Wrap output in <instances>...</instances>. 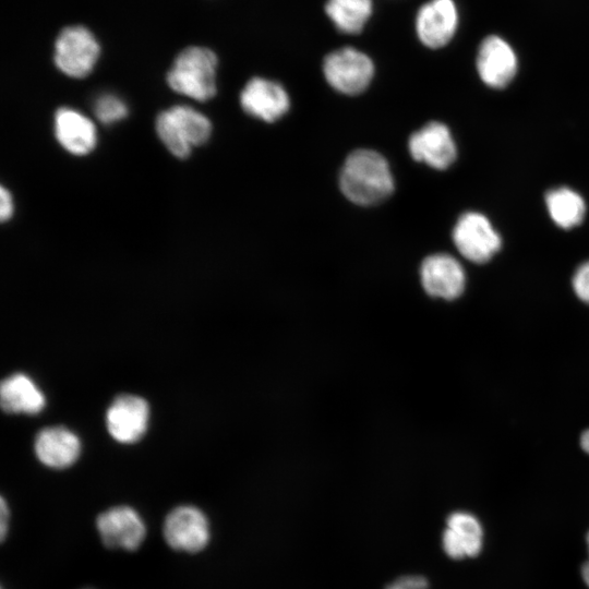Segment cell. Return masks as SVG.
<instances>
[{"label":"cell","instance_id":"25","mask_svg":"<svg viewBox=\"0 0 589 589\" xmlns=\"http://www.w3.org/2000/svg\"><path fill=\"white\" fill-rule=\"evenodd\" d=\"M1 521H0V530H1V540H3L7 536L8 528H9V518H10V510L9 506L5 502V500L1 498V510H0Z\"/></svg>","mask_w":589,"mask_h":589},{"label":"cell","instance_id":"9","mask_svg":"<svg viewBox=\"0 0 589 589\" xmlns=\"http://www.w3.org/2000/svg\"><path fill=\"white\" fill-rule=\"evenodd\" d=\"M149 407L147 401L135 395L123 394L109 405L106 425L117 442L130 444L139 441L147 430Z\"/></svg>","mask_w":589,"mask_h":589},{"label":"cell","instance_id":"7","mask_svg":"<svg viewBox=\"0 0 589 589\" xmlns=\"http://www.w3.org/2000/svg\"><path fill=\"white\" fill-rule=\"evenodd\" d=\"M453 240L464 257L478 264L488 262L502 243L489 219L474 212L459 217L453 230Z\"/></svg>","mask_w":589,"mask_h":589},{"label":"cell","instance_id":"13","mask_svg":"<svg viewBox=\"0 0 589 589\" xmlns=\"http://www.w3.org/2000/svg\"><path fill=\"white\" fill-rule=\"evenodd\" d=\"M421 283L424 290L444 299H455L465 287V273L459 262L444 253L433 254L424 259L420 268Z\"/></svg>","mask_w":589,"mask_h":589},{"label":"cell","instance_id":"19","mask_svg":"<svg viewBox=\"0 0 589 589\" xmlns=\"http://www.w3.org/2000/svg\"><path fill=\"white\" fill-rule=\"evenodd\" d=\"M545 203L554 223L564 229L573 228L584 219L585 202L578 193L568 188L549 191Z\"/></svg>","mask_w":589,"mask_h":589},{"label":"cell","instance_id":"5","mask_svg":"<svg viewBox=\"0 0 589 589\" xmlns=\"http://www.w3.org/2000/svg\"><path fill=\"white\" fill-rule=\"evenodd\" d=\"M99 50L96 38L86 27L68 26L56 39L53 59L61 72L81 79L94 69Z\"/></svg>","mask_w":589,"mask_h":589},{"label":"cell","instance_id":"11","mask_svg":"<svg viewBox=\"0 0 589 589\" xmlns=\"http://www.w3.org/2000/svg\"><path fill=\"white\" fill-rule=\"evenodd\" d=\"M240 104L252 117L274 122L288 111L290 99L279 83L264 77H253L242 89Z\"/></svg>","mask_w":589,"mask_h":589},{"label":"cell","instance_id":"4","mask_svg":"<svg viewBox=\"0 0 589 589\" xmlns=\"http://www.w3.org/2000/svg\"><path fill=\"white\" fill-rule=\"evenodd\" d=\"M323 72L327 83L337 92L358 95L370 85L374 65L364 52L344 47L325 57Z\"/></svg>","mask_w":589,"mask_h":589},{"label":"cell","instance_id":"27","mask_svg":"<svg viewBox=\"0 0 589 589\" xmlns=\"http://www.w3.org/2000/svg\"><path fill=\"white\" fill-rule=\"evenodd\" d=\"M581 448L589 454V430H586L580 437Z\"/></svg>","mask_w":589,"mask_h":589},{"label":"cell","instance_id":"24","mask_svg":"<svg viewBox=\"0 0 589 589\" xmlns=\"http://www.w3.org/2000/svg\"><path fill=\"white\" fill-rule=\"evenodd\" d=\"M0 204V217L5 221L12 216L13 203L10 192L4 187H1Z\"/></svg>","mask_w":589,"mask_h":589},{"label":"cell","instance_id":"14","mask_svg":"<svg viewBox=\"0 0 589 589\" xmlns=\"http://www.w3.org/2000/svg\"><path fill=\"white\" fill-rule=\"evenodd\" d=\"M477 69L489 86L502 88L515 76L517 58L513 48L498 36H489L480 45Z\"/></svg>","mask_w":589,"mask_h":589},{"label":"cell","instance_id":"15","mask_svg":"<svg viewBox=\"0 0 589 589\" xmlns=\"http://www.w3.org/2000/svg\"><path fill=\"white\" fill-rule=\"evenodd\" d=\"M483 544V529L479 519L467 512H455L446 520L442 536L445 553L455 560L477 556Z\"/></svg>","mask_w":589,"mask_h":589},{"label":"cell","instance_id":"1","mask_svg":"<svg viewBox=\"0 0 589 589\" xmlns=\"http://www.w3.org/2000/svg\"><path fill=\"white\" fill-rule=\"evenodd\" d=\"M339 185L344 195L354 204L375 205L394 191V177L387 160L373 149L351 152L341 167Z\"/></svg>","mask_w":589,"mask_h":589},{"label":"cell","instance_id":"17","mask_svg":"<svg viewBox=\"0 0 589 589\" xmlns=\"http://www.w3.org/2000/svg\"><path fill=\"white\" fill-rule=\"evenodd\" d=\"M55 133L61 146L74 155L88 154L97 141L94 123L71 108H60L56 112Z\"/></svg>","mask_w":589,"mask_h":589},{"label":"cell","instance_id":"26","mask_svg":"<svg viewBox=\"0 0 589 589\" xmlns=\"http://www.w3.org/2000/svg\"><path fill=\"white\" fill-rule=\"evenodd\" d=\"M587 545H588V553H589V532L587 534ZM581 576L585 584L589 587V558L587 562L584 563L581 567Z\"/></svg>","mask_w":589,"mask_h":589},{"label":"cell","instance_id":"10","mask_svg":"<svg viewBox=\"0 0 589 589\" xmlns=\"http://www.w3.org/2000/svg\"><path fill=\"white\" fill-rule=\"evenodd\" d=\"M412 158L434 169H446L456 158V146L448 128L437 121L422 127L409 137Z\"/></svg>","mask_w":589,"mask_h":589},{"label":"cell","instance_id":"20","mask_svg":"<svg viewBox=\"0 0 589 589\" xmlns=\"http://www.w3.org/2000/svg\"><path fill=\"white\" fill-rule=\"evenodd\" d=\"M325 11L339 31L358 34L372 14V0H327Z\"/></svg>","mask_w":589,"mask_h":589},{"label":"cell","instance_id":"12","mask_svg":"<svg viewBox=\"0 0 589 589\" xmlns=\"http://www.w3.org/2000/svg\"><path fill=\"white\" fill-rule=\"evenodd\" d=\"M457 24L458 14L453 0H431L418 11L416 31L423 45L440 48L453 38Z\"/></svg>","mask_w":589,"mask_h":589},{"label":"cell","instance_id":"16","mask_svg":"<svg viewBox=\"0 0 589 589\" xmlns=\"http://www.w3.org/2000/svg\"><path fill=\"white\" fill-rule=\"evenodd\" d=\"M39 461L53 469L72 466L81 453L79 436L64 426H49L40 430L34 443Z\"/></svg>","mask_w":589,"mask_h":589},{"label":"cell","instance_id":"3","mask_svg":"<svg viewBox=\"0 0 589 589\" xmlns=\"http://www.w3.org/2000/svg\"><path fill=\"white\" fill-rule=\"evenodd\" d=\"M156 131L171 154L185 158L192 146L202 145L209 139L212 124L201 112L180 105L158 115Z\"/></svg>","mask_w":589,"mask_h":589},{"label":"cell","instance_id":"6","mask_svg":"<svg viewBox=\"0 0 589 589\" xmlns=\"http://www.w3.org/2000/svg\"><path fill=\"white\" fill-rule=\"evenodd\" d=\"M163 533L172 550L193 554L207 546L211 527L203 510L193 505H180L166 516Z\"/></svg>","mask_w":589,"mask_h":589},{"label":"cell","instance_id":"2","mask_svg":"<svg viewBox=\"0 0 589 589\" xmlns=\"http://www.w3.org/2000/svg\"><path fill=\"white\" fill-rule=\"evenodd\" d=\"M217 57L208 48L188 47L175 59L167 74L168 85L177 93L205 101L216 94Z\"/></svg>","mask_w":589,"mask_h":589},{"label":"cell","instance_id":"18","mask_svg":"<svg viewBox=\"0 0 589 589\" xmlns=\"http://www.w3.org/2000/svg\"><path fill=\"white\" fill-rule=\"evenodd\" d=\"M0 402L9 413L40 412L45 407V396L35 382L24 373H14L4 378L0 386Z\"/></svg>","mask_w":589,"mask_h":589},{"label":"cell","instance_id":"21","mask_svg":"<svg viewBox=\"0 0 589 589\" xmlns=\"http://www.w3.org/2000/svg\"><path fill=\"white\" fill-rule=\"evenodd\" d=\"M95 115L100 122L110 124L122 120L128 115V107L115 95H103L96 100Z\"/></svg>","mask_w":589,"mask_h":589},{"label":"cell","instance_id":"23","mask_svg":"<svg viewBox=\"0 0 589 589\" xmlns=\"http://www.w3.org/2000/svg\"><path fill=\"white\" fill-rule=\"evenodd\" d=\"M429 584L421 576H404L392 582L386 589H428Z\"/></svg>","mask_w":589,"mask_h":589},{"label":"cell","instance_id":"22","mask_svg":"<svg viewBox=\"0 0 589 589\" xmlns=\"http://www.w3.org/2000/svg\"><path fill=\"white\" fill-rule=\"evenodd\" d=\"M573 288L580 300L589 303V261L576 269L573 277Z\"/></svg>","mask_w":589,"mask_h":589},{"label":"cell","instance_id":"8","mask_svg":"<svg viewBox=\"0 0 589 589\" xmlns=\"http://www.w3.org/2000/svg\"><path fill=\"white\" fill-rule=\"evenodd\" d=\"M96 528L104 545L125 551L137 550L146 537V525L131 506L118 505L98 515Z\"/></svg>","mask_w":589,"mask_h":589}]
</instances>
